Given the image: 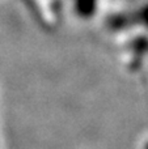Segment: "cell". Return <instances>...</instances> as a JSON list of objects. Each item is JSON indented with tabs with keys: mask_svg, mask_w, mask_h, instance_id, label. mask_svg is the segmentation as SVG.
I'll list each match as a JSON object with an SVG mask.
<instances>
[{
	"mask_svg": "<svg viewBox=\"0 0 148 149\" xmlns=\"http://www.w3.org/2000/svg\"><path fill=\"white\" fill-rule=\"evenodd\" d=\"M63 15L79 24L97 21L109 9V0H62Z\"/></svg>",
	"mask_w": 148,
	"mask_h": 149,
	"instance_id": "6da1fadb",
	"label": "cell"
},
{
	"mask_svg": "<svg viewBox=\"0 0 148 149\" xmlns=\"http://www.w3.org/2000/svg\"><path fill=\"white\" fill-rule=\"evenodd\" d=\"M139 149H148V135H147V136H144L143 140L140 141Z\"/></svg>",
	"mask_w": 148,
	"mask_h": 149,
	"instance_id": "7a4b0ae2",
	"label": "cell"
},
{
	"mask_svg": "<svg viewBox=\"0 0 148 149\" xmlns=\"http://www.w3.org/2000/svg\"><path fill=\"white\" fill-rule=\"evenodd\" d=\"M142 77H143V81H144V84H146L147 86H148V68H147L146 73H144V74H143V76H142Z\"/></svg>",
	"mask_w": 148,
	"mask_h": 149,
	"instance_id": "3957f363",
	"label": "cell"
}]
</instances>
